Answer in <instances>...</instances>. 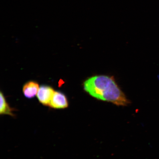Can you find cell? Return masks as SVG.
Here are the masks:
<instances>
[{"label": "cell", "instance_id": "obj_5", "mask_svg": "<svg viewBox=\"0 0 159 159\" xmlns=\"http://www.w3.org/2000/svg\"><path fill=\"white\" fill-rule=\"evenodd\" d=\"M0 114L15 116V114L13 112L14 109L9 106L6 100L4 95L2 92L0 93Z\"/></svg>", "mask_w": 159, "mask_h": 159}, {"label": "cell", "instance_id": "obj_4", "mask_svg": "<svg viewBox=\"0 0 159 159\" xmlns=\"http://www.w3.org/2000/svg\"><path fill=\"white\" fill-rule=\"evenodd\" d=\"M39 89V85L34 81H30L24 85L23 91L27 98L31 99L37 94Z\"/></svg>", "mask_w": 159, "mask_h": 159}, {"label": "cell", "instance_id": "obj_1", "mask_svg": "<svg viewBox=\"0 0 159 159\" xmlns=\"http://www.w3.org/2000/svg\"><path fill=\"white\" fill-rule=\"evenodd\" d=\"M85 91L95 98L111 102L118 106H126L129 101L113 77L95 75L84 83Z\"/></svg>", "mask_w": 159, "mask_h": 159}, {"label": "cell", "instance_id": "obj_2", "mask_svg": "<svg viewBox=\"0 0 159 159\" xmlns=\"http://www.w3.org/2000/svg\"><path fill=\"white\" fill-rule=\"evenodd\" d=\"M54 93V89L51 87L47 85H42L39 88L37 97L41 104L45 106H49Z\"/></svg>", "mask_w": 159, "mask_h": 159}, {"label": "cell", "instance_id": "obj_3", "mask_svg": "<svg viewBox=\"0 0 159 159\" xmlns=\"http://www.w3.org/2000/svg\"><path fill=\"white\" fill-rule=\"evenodd\" d=\"M69 106L68 100L66 95L59 91H56L51 99L49 106L55 109H63Z\"/></svg>", "mask_w": 159, "mask_h": 159}]
</instances>
